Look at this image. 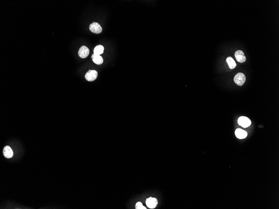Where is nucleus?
Segmentation results:
<instances>
[{
  "mask_svg": "<svg viewBox=\"0 0 279 209\" xmlns=\"http://www.w3.org/2000/svg\"><path fill=\"white\" fill-rule=\"evenodd\" d=\"M234 81L237 85L242 86L246 81V76L242 73H238L234 77Z\"/></svg>",
  "mask_w": 279,
  "mask_h": 209,
  "instance_id": "obj_1",
  "label": "nucleus"
},
{
  "mask_svg": "<svg viewBox=\"0 0 279 209\" xmlns=\"http://www.w3.org/2000/svg\"><path fill=\"white\" fill-rule=\"evenodd\" d=\"M98 76V73L95 70L89 71L85 75V78L89 82H92L96 80Z\"/></svg>",
  "mask_w": 279,
  "mask_h": 209,
  "instance_id": "obj_2",
  "label": "nucleus"
},
{
  "mask_svg": "<svg viewBox=\"0 0 279 209\" xmlns=\"http://www.w3.org/2000/svg\"><path fill=\"white\" fill-rule=\"evenodd\" d=\"M89 28L92 32L96 34L101 33L103 30L102 27L96 22H93L90 25Z\"/></svg>",
  "mask_w": 279,
  "mask_h": 209,
  "instance_id": "obj_3",
  "label": "nucleus"
},
{
  "mask_svg": "<svg viewBox=\"0 0 279 209\" xmlns=\"http://www.w3.org/2000/svg\"><path fill=\"white\" fill-rule=\"evenodd\" d=\"M239 125L243 127L246 128L251 125V122L249 118L245 116H241L238 120Z\"/></svg>",
  "mask_w": 279,
  "mask_h": 209,
  "instance_id": "obj_4",
  "label": "nucleus"
},
{
  "mask_svg": "<svg viewBox=\"0 0 279 209\" xmlns=\"http://www.w3.org/2000/svg\"><path fill=\"white\" fill-rule=\"evenodd\" d=\"M78 55L81 58H86L88 57L90 53V50L87 46H83L80 47L78 51Z\"/></svg>",
  "mask_w": 279,
  "mask_h": 209,
  "instance_id": "obj_5",
  "label": "nucleus"
},
{
  "mask_svg": "<svg viewBox=\"0 0 279 209\" xmlns=\"http://www.w3.org/2000/svg\"><path fill=\"white\" fill-rule=\"evenodd\" d=\"M235 57L236 60L240 63H243L246 61V57L244 55L243 51L238 50L235 53Z\"/></svg>",
  "mask_w": 279,
  "mask_h": 209,
  "instance_id": "obj_6",
  "label": "nucleus"
},
{
  "mask_svg": "<svg viewBox=\"0 0 279 209\" xmlns=\"http://www.w3.org/2000/svg\"><path fill=\"white\" fill-rule=\"evenodd\" d=\"M158 203V202L156 198L150 197L146 199V205L150 208H154L157 206Z\"/></svg>",
  "mask_w": 279,
  "mask_h": 209,
  "instance_id": "obj_7",
  "label": "nucleus"
},
{
  "mask_svg": "<svg viewBox=\"0 0 279 209\" xmlns=\"http://www.w3.org/2000/svg\"><path fill=\"white\" fill-rule=\"evenodd\" d=\"M4 156L6 158H10L13 156V152L9 146H6L3 150Z\"/></svg>",
  "mask_w": 279,
  "mask_h": 209,
  "instance_id": "obj_8",
  "label": "nucleus"
},
{
  "mask_svg": "<svg viewBox=\"0 0 279 209\" xmlns=\"http://www.w3.org/2000/svg\"><path fill=\"white\" fill-rule=\"evenodd\" d=\"M235 135L238 138L240 139H244L247 136L246 131L240 129H237L235 131Z\"/></svg>",
  "mask_w": 279,
  "mask_h": 209,
  "instance_id": "obj_9",
  "label": "nucleus"
},
{
  "mask_svg": "<svg viewBox=\"0 0 279 209\" xmlns=\"http://www.w3.org/2000/svg\"><path fill=\"white\" fill-rule=\"evenodd\" d=\"M92 59L94 63L97 65H100L103 63V57L100 55L96 54H92Z\"/></svg>",
  "mask_w": 279,
  "mask_h": 209,
  "instance_id": "obj_10",
  "label": "nucleus"
},
{
  "mask_svg": "<svg viewBox=\"0 0 279 209\" xmlns=\"http://www.w3.org/2000/svg\"><path fill=\"white\" fill-rule=\"evenodd\" d=\"M226 61L227 64H228V65H229V68L230 69H234V68H235L236 66H237V64H236L235 60H233V58H232V57H228L226 59Z\"/></svg>",
  "mask_w": 279,
  "mask_h": 209,
  "instance_id": "obj_11",
  "label": "nucleus"
},
{
  "mask_svg": "<svg viewBox=\"0 0 279 209\" xmlns=\"http://www.w3.org/2000/svg\"><path fill=\"white\" fill-rule=\"evenodd\" d=\"M104 47L103 46L101 45L96 46L94 49V54H97V55H100L102 54L104 52Z\"/></svg>",
  "mask_w": 279,
  "mask_h": 209,
  "instance_id": "obj_12",
  "label": "nucleus"
},
{
  "mask_svg": "<svg viewBox=\"0 0 279 209\" xmlns=\"http://www.w3.org/2000/svg\"><path fill=\"white\" fill-rule=\"evenodd\" d=\"M135 209H146V207H144L142 205V203L138 202L135 205Z\"/></svg>",
  "mask_w": 279,
  "mask_h": 209,
  "instance_id": "obj_13",
  "label": "nucleus"
}]
</instances>
